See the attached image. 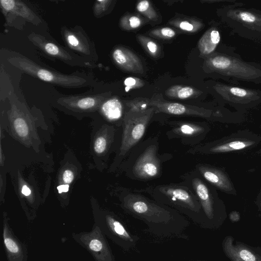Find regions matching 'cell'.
Here are the masks:
<instances>
[{"label": "cell", "mask_w": 261, "mask_h": 261, "mask_svg": "<svg viewBox=\"0 0 261 261\" xmlns=\"http://www.w3.org/2000/svg\"><path fill=\"white\" fill-rule=\"evenodd\" d=\"M220 41L219 32L214 28L207 30L201 37L198 47L201 54L204 55L212 53Z\"/></svg>", "instance_id": "cell-17"}, {"label": "cell", "mask_w": 261, "mask_h": 261, "mask_svg": "<svg viewBox=\"0 0 261 261\" xmlns=\"http://www.w3.org/2000/svg\"><path fill=\"white\" fill-rule=\"evenodd\" d=\"M168 124L167 138L177 139L191 147L202 143L211 130V126L205 122L170 121Z\"/></svg>", "instance_id": "cell-9"}, {"label": "cell", "mask_w": 261, "mask_h": 261, "mask_svg": "<svg viewBox=\"0 0 261 261\" xmlns=\"http://www.w3.org/2000/svg\"><path fill=\"white\" fill-rule=\"evenodd\" d=\"M153 34L158 35L160 36L162 35L165 38H170L173 37L175 35V32L169 28H164L157 31V33L154 32Z\"/></svg>", "instance_id": "cell-28"}, {"label": "cell", "mask_w": 261, "mask_h": 261, "mask_svg": "<svg viewBox=\"0 0 261 261\" xmlns=\"http://www.w3.org/2000/svg\"><path fill=\"white\" fill-rule=\"evenodd\" d=\"M145 45H145V48H146L148 51L152 56L155 55L158 50L157 44L150 40H145Z\"/></svg>", "instance_id": "cell-29"}, {"label": "cell", "mask_w": 261, "mask_h": 261, "mask_svg": "<svg viewBox=\"0 0 261 261\" xmlns=\"http://www.w3.org/2000/svg\"><path fill=\"white\" fill-rule=\"evenodd\" d=\"M21 193L24 196H28L31 195V191L27 185H23L21 188Z\"/></svg>", "instance_id": "cell-35"}, {"label": "cell", "mask_w": 261, "mask_h": 261, "mask_svg": "<svg viewBox=\"0 0 261 261\" xmlns=\"http://www.w3.org/2000/svg\"><path fill=\"white\" fill-rule=\"evenodd\" d=\"M121 24L124 28H128L129 29H134L140 26L141 21L138 17L132 16L127 20L125 18L122 19Z\"/></svg>", "instance_id": "cell-24"}, {"label": "cell", "mask_w": 261, "mask_h": 261, "mask_svg": "<svg viewBox=\"0 0 261 261\" xmlns=\"http://www.w3.org/2000/svg\"><path fill=\"white\" fill-rule=\"evenodd\" d=\"M63 35L65 40L70 48L80 53L89 54V46L86 41L82 38L80 34L68 29H64Z\"/></svg>", "instance_id": "cell-18"}, {"label": "cell", "mask_w": 261, "mask_h": 261, "mask_svg": "<svg viewBox=\"0 0 261 261\" xmlns=\"http://www.w3.org/2000/svg\"><path fill=\"white\" fill-rule=\"evenodd\" d=\"M108 220L111 227L117 234L126 238L129 237L123 225L119 221L111 217L109 218Z\"/></svg>", "instance_id": "cell-23"}, {"label": "cell", "mask_w": 261, "mask_h": 261, "mask_svg": "<svg viewBox=\"0 0 261 261\" xmlns=\"http://www.w3.org/2000/svg\"><path fill=\"white\" fill-rule=\"evenodd\" d=\"M195 93L196 91L192 87L181 85L173 86L168 88L165 92L166 95L170 98L180 99L191 97Z\"/></svg>", "instance_id": "cell-21"}, {"label": "cell", "mask_w": 261, "mask_h": 261, "mask_svg": "<svg viewBox=\"0 0 261 261\" xmlns=\"http://www.w3.org/2000/svg\"><path fill=\"white\" fill-rule=\"evenodd\" d=\"M206 63L212 70L226 78L261 83V67L250 64L238 58L221 54L209 58Z\"/></svg>", "instance_id": "cell-5"}, {"label": "cell", "mask_w": 261, "mask_h": 261, "mask_svg": "<svg viewBox=\"0 0 261 261\" xmlns=\"http://www.w3.org/2000/svg\"><path fill=\"white\" fill-rule=\"evenodd\" d=\"M256 203L261 211V188L256 197Z\"/></svg>", "instance_id": "cell-36"}, {"label": "cell", "mask_w": 261, "mask_h": 261, "mask_svg": "<svg viewBox=\"0 0 261 261\" xmlns=\"http://www.w3.org/2000/svg\"><path fill=\"white\" fill-rule=\"evenodd\" d=\"M137 190L162 204L172 206L189 213L198 214L202 210L196 195L181 181L179 183L151 185Z\"/></svg>", "instance_id": "cell-2"}, {"label": "cell", "mask_w": 261, "mask_h": 261, "mask_svg": "<svg viewBox=\"0 0 261 261\" xmlns=\"http://www.w3.org/2000/svg\"><path fill=\"white\" fill-rule=\"evenodd\" d=\"M4 238L5 246L10 253L17 254L19 252V246L13 239L6 236L4 233Z\"/></svg>", "instance_id": "cell-26"}, {"label": "cell", "mask_w": 261, "mask_h": 261, "mask_svg": "<svg viewBox=\"0 0 261 261\" xmlns=\"http://www.w3.org/2000/svg\"><path fill=\"white\" fill-rule=\"evenodd\" d=\"M111 1H96L93 6V12L95 16H99L104 12L108 8Z\"/></svg>", "instance_id": "cell-25"}, {"label": "cell", "mask_w": 261, "mask_h": 261, "mask_svg": "<svg viewBox=\"0 0 261 261\" xmlns=\"http://www.w3.org/2000/svg\"><path fill=\"white\" fill-rule=\"evenodd\" d=\"M0 4L4 13L11 14L21 17L35 25H38L41 22L39 17L21 1L1 0Z\"/></svg>", "instance_id": "cell-14"}, {"label": "cell", "mask_w": 261, "mask_h": 261, "mask_svg": "<svg viewBox=\"0 0 261 261\" xmlns=\"http://www.w3.org/2000/svg\"><path fill=\"white\" fill-rule=\"evenodd\" d=\"M213 89L221 102L243 114L261 103V90L243 88L223 83H216Z\"/></svg>", "instance_id": "cell-8"}, {"label": "cell", "mask_w": 261, "mask_h": 261, "mask_svg": "<svg viewBox=\"0 0 261 261\" xmlns=\"http://www.w3.org/2000/svg\"><path fill=\"white\" fill-rule=\"evenodd\" d=\"M125 91L128 92L131 89L138 88L144 86L143 81L135 77H128L124 81Z\"/></svg>", "instance_id": "cell-22"}, {"label": "cell", "mask_w": 261, "mask_h": 261, "mask_svg": "<svg viewBox=\"0 0 261 261\" xmlns=\"http://www.w3.org/2000/svg\"><path fill=\"white\" fill-rule=\"evenodd\" d=\"M223 250L231 261H261V257L244 245H234L233 238L227 236L224 240Z\"/></svg>", "instance_id": "cell-13"}, {"label": "cell", "mask_w": 261, "mask_h": 261, "mask_svg": "<svg viewBox=\"0 0 261 261\" xmlns=\"http://www.w3.org/2000/svg\"><path fill=\"white\" fill-rule=\"evenodd\" d=\"M103 98L101 95L61 97L58 101L65 106L80 110H90L99 105Z\"/></svg>", "instance_id": "cell-16"}, {"label": "cell", "mask_w": 261, "mask_h": 261, "mask_svg": "<svg viewBox=\"0 0 261 261\" xmlns=\"http://www.w3.org/2000/svg\"><path fill=\"white\" fill-rule=\"evenodd\" d=\"M62 178L65 184H70L74 179L73 172L69 169L65 170L63 173Z\"/></svg>", "instance_id": "cell-32"}, {"label": "cell", "mask_w": 261, "mask_h": 261, "mask_svg": "<svg viewBox=\"0 0 261 261\" xmlns=\"http://www.w3.org/2000/svg\"><path fill=\"white\" fill-rule=\"evenodd\" d=\"M11 115L13 117V124L17 135L21 137H25L29 133V128L25 119L23 117L21 111L16 103L10 99Z\"/></svg>", "instance_id": "cell-20"}, {"label": "cell", "mask_w": 261, "mask_h": 261, "mask_svg": "<svg viewBox=\"0 0 261 261\" xmlns=\"http://www.w3.org/2000/svg\"><path fill=\"white\" fill-rule=\"evenodd\" d=\"M260 144L261 135L249 129H242L190 147L186 152L193 155L227 153L253 149Z\"/></svg>", "instance_id": "cell-4"}, {"label": "cell", "mask_w": 261, "mask_h": 261, "mask_svg": "<svg viewBox=\"0 0 261 261\" xmlns=\"http://www.w3.org/2000/svg\"><path fill=\"white\" fill-rule=\"evenodd\" d=\"M8 61L12 66L28 74L58 86L74 88L86 83V80L82 77L64 74L43 68L25 57H13Z\"/></svg>", "instance_id": "cell-6"}, {"label": "cell", "mask_w": 261, "mask_h": 261, "mask_svg": "<svg viewBox=\"0 0 261 261\" xmlns=\"http://www.w3.org/2000/svg\"><path fill=\"white\" fill-rule=\"evenodd\" d=\"M179 28L182 30L188 32L193 31L194 29V25L187 21H182L180 22L179 23Z\"/></svg>", "instance_id": "cell-33"}, {"label": "cell", "mask_w": 261, "mask_h": 261, "mask_svg": "<svg viewBox=\"0 0 261 261\" xmlns=\"http://www.w3.org/2000/svg\"><path fill=\"white\" fill-rule=\"evenodd\" d=\"M194 169L205 180L217 189L227 194L237 195L232 181L223 169L205 163H198Z\"/></svg>", "instance_id": "cell-10"}, {"label": "cell", "mask_w": 261, "mask_h": 261, "mask_svg": "<svg viewBox=\"0 0 261 261\" xmlns=\"http://www.w3.org/2000/svg\"><path fill=\"white\" fill-rule=\"evenodd\" d=\"M260 130H261V125H260Z\"/></svg>", "instance_id": "cell-37"}, {"label": "cell", "mask_w": 261, "mask_h": 261, "mask_svg": "<svg viewBox=\"0 0 261 261\" xmlns=\"http://www.w3.org/2000/svg\"><path fill=\"white\" fill-rule=\"evenodd\" d=\"M101 111L109 120L116 121L122 116V106L117 98H113L104 102L101 107Z\"/></svg>", "instance_id": "cell-19"}, {"label": "cell", "mask_w": 261, "mask_h": 261, "mask_svg": "<svg viewBox=\"0 0 261 261\" xmlns=\"http://www.w3.org/2000/svg\"><path fill=\"white\" fill-rule=\"evenodd\" d=\"M180 178L196 195L206 216L213 219L216 211L223 205L217 189L205 180L194 169L185 173Z\"/></svg>", "instance_id": "cell-7"}, {"label": "cell", "mask_w": 261, "mask_h": 261, "mask_svg": "<svg viewBox=\"0 0 261 261\" xmlns=\"http://www.w3.org/2000/svg\"><path fill=\"white\" fill-rule=\"evenodd\" d=\"M172 158L170 153H160L159 138L154 136L137 144L120 168L127 178L147 181L159 178L163 164Z\"/></svg>", "instance_id": "cell-1"}, {"label": "cell", "mask_w": 261, "mask_h": 261, "mask_svg": "<svg viewBox=\"0 0 261 261\" xmlns=\"http://www.w3.org/2000/svg\"><path fill=\"white\" fill-rule=\"evenodd\" d=\"M226 21L232 25L240 24L253 32L261 33V15L257 13L238 9L226 8Z\"/></svg>", "instance_id": "cell-11"}, {"label": "cell", "mask_w": 261, "mask_h": 261, "mask_svg": "<svg viewBox=\"0 0 261 261\" xmlns=\"http://www.w3.org/2000/svg\"><path fill=\"white\" fill-rule=\"evenodd\" d=\"M137 9L138 11L141 13H143L144 14H146L147 10H152V9L150 8V5L148 1L144 0L140 2L137 6Z\"/></svg>", "instance_id": "cell-31"}, {"label": "cell", "mask_w": 261, "mask_h": 261, "mask_svg": "<svg viewBox=\"0 0 261 261\" xmlns=\"http://www.w3.org/2000/svg\"><path fill=\"white\" fill-rule=\"evenodd\" d=\"M108 141L106 137L99 136L96 138L94 145L95 151L99 154L103 153L107 149Z\"/></svg>", "instance_id": "cell-27"}, {"label": "cell", "mask_w": 261, "mask_h": 261, "mask_svg": "<svg viewBox=\"0 0 261 261\" xmlns=\"http://www.w3.org/2000/svg\"><path fill=\"white\" fill-rule=\"evenodd\" d=\"M69 186L68 184L61 185L57 187L58 193L61 194L64 192H67L69 190Z\"/></svg>", "instance_id": "cell-34"}, {"label": "cell", "mask_w": 261, "mask_h": 261, "mask_svg": "<svg viewBox=\"0 0 261 261\" xmlns=\"http://www.w3.org/2000/svg\"><path fill=\"white\" fill-rule=\"evenodd\" d=\"M90 249L94 252H98L102 248V243L98 239H92L89 244Z\"/></svg>", "instance_id": "cell-30"}, {"label": "cell", "mask_w": 261, "mask_h": 261, "mask_svg": "<svg viewBox=\"0 0 261 261\" xmlns=\"http://www.w3.org/2000/svg\"><path fill=\"white\" fill-rule=\"evenodd\" d=\"M154 114L152 108L143 110H129L125 114L120 145L115 161L116 167H120L132 150L142 141Z\"/></svg>", "instance_id": "cell-3"}, {"label": "cell", "mask_w": 261, "mask_h": 261, "mask_svg": "<svg viewBox=\"0 0 261 261\" xmlns=\"http://www.w3.org/2000/svg\"><path fill=\"white\" fill-rule=\"evenodd\" d=\"M28 38L35 45L51 57L67 61L72 59L67 51L40 35L33 33L28 36Z\"/></svg>", "instance_id": "cell-15"}, {"label": "cell", "mask_w": 261, "mask_h": 261, "mask_svg": "<svg viewBox=\"0 0 261 261\" xmlns=\"http://www.w3.org/2000/svg\"><path fill=\"white\" fill-rule=\"evenodd\" d=\"M112 58L121 69L137 73H143L141 61L136 54L126 48H116L113 51Z\"/></svg>", "instance_id": "cell-12"}]
</instances>
